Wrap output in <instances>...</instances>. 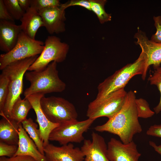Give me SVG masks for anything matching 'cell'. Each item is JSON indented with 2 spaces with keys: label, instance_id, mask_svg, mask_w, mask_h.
<instances>
[{
  "label": "cell",
  "instance_id": "e575fe53",
  "mask_svg": "<svg viewBox=\"0 0 161 161\" xmlns=\"http://www.w3.org/2000/svg\"><path fill=\"white\" fill-rule=\"evenodd\" d=\"M149 143L156 152L161 155V144L157 145L155 143L151 141H149Z\"/></svg>",
  "mask_w": 161,
  "mask_h": 161
},
{
  "label": "cell",
  "instance_id": "9c48e42d",
  "mask_svg": "<svg viewBox=\"0 0 161 161\" xmlns=\"http://www.w3.org/2000/svg\"><path fill=\"white\" fill-rule=\"evenodd\" d=\"M127 93L123 88L114 92L102 100H93L88 105L87 117L95 120L102 117H107L108 119L111 118L122 109Z\"/></svg>",
  "mask_w": 161,
  "mask_h": 161
},
{
  "label": "cell",
  "instance_id": "83f0119b",
  "mask_svg": "<svg viewBox=\"0 0 161 161\" xmlns=\"http://www.w3.org/2000/svg\"><path fill=\"white\" fill-rule=\"evenodd\" d=\"M17 145L8 144L0 142V157H11L14 156L18 149Z\"/></svg>",
  "mask_w": 161,
  "mask_h": 161
},
{
  "label": "cell",
  "instance_id": "4fadbf2b",
  "mask_svg": "<svg viewBox=\"0 0 161 161\" xmlns=\"http://www.w3.org/2000/svg\"><path fill=\"white\" fill-rule=\"evenodd\" d=\"M44 96V95L42 94L36 93L26 97L30 102L35 112L36 121L39 126L41 137L44 147L49 143V139L51 132L60 125L50 122L43 112L40 105V100Z\"/></svg>",
  "mask_w": 161,
  "mask_h": 161
},
{
  "label": "cell",
  "instance_id": "484cf974",
  "mask_svg": "<svg viewBox=\"0 0 161 161\" xmlns=\"http://www.w3.org/2000/svg\"><path fill=\"white\" fill-rule=\"evenodd\" d=\"M61 4L58 0H31V7L38 11L49 7H60Z\"/></svg>",
  "mask_w": 161,
  "mask_h": 161
},
{
  "label": "cell",
  "instance_id": "1f68e13d",
  "mask_svg": "<svg viewBox=\"0 0 161 161\" xmlns=\"http://www.w3.org/2000/svg\"><path fill=\"white\" fill-rule=\"evenodd\" d=\"M146 134L149 136L161 138V124L151 126L147 131Z\"/></svg>",
  "mask_w": 161,
  "mask_h": 161
},
{
  "label": "cell",
  "instance_id": "d6986e66",
  "mask_svg": "<svg viewBox=\"0 0 161 161\" xmlns=\"http://www.w3.org/2000/svg\"><path fill=\"white\" fill-rule=\"evenodd\" d=\"M19 124L10 118L2 117L0 120V142L18 145Z\"/></svg>",
  "mask_w": 161,
  "mask_h": 161
},
{
  "label": "cell",
  "instance_id": "8992f818",
  "mask_svg": "<svg viewBox=\"0 0 161 161\" xmlns=\"http://www.w3.org/2000/svg\"><path fill=\"white\" fill-rule=\"evenodd\" d=\"M44 47L42 41L32 39L21 31L13 48L0 55V69L2 70L12 63L40 55Z\"/></svg>",
  "mask_w": 161,
  "mask_h": 161
},
{
  "label": "cell",
  "instance_id": "6da1fadb",
  "mask_svg": "<svg viewBox=\"0 0 161 161\" xmlns=\"http://www.w3.org/2000/svg\"><path fill=\"white\" fill-rule=\"evenodd\" d=\"M134 92L127 93L125 103L121 110L109 119L105 123L94 128L96 131L107 132L117 135L125 144L133 140L134 136L142 131L138 120Z\"/></svg>",
  "mask_w": 161,
  "mask_h": 161
},
{
  "label": "cell",
  "instance_id": "e0dca14e",
  "mask_svg": "<svg viewBox=\"0 0 161 161\" xmlns=\"http://www.w3.org/2000/svg\"><path fill=\"white\" fill-rule=\"evenodd\" d=\"M18 135V149L14 156H28L36 161H47L45 155L40 152L34 142L27 135L21 123L19 125Z\"/></svg>",
  "mask_w": 161,
  "mask_h": 161
},
{
  "label": "cell",
  "instance_id": "44dd1931",
  "mask_svg": "<svg viewBox=\"0 0 161 161\" xmlns=\"http://www.w3.org/2000/svg\"><path fill=\"white\" fill-rule=\"evenodd\" d=\"M21 123L23 127L34 142L39 151L44 155V147L41 137L40 130L37 128V125L30 118L26 119Z\"/></svg>",
  "mask_w": 161,
  "mask_h": 161
},
{
  "label": "cell",
  "instance_id": "30bf717a",
  "mask_svg": "<svg viewBox=\"0 0 161 161\" xmlns=\"http://www.w3.org/2000/svg\"><path fill=\"white\" fill-rule=\"evenodd\" d=\"M141 154L133 141L127 144L112 138L107 144V156L109 161H138Z\"/></svg>",
  "mask_w": 161,
  "mask_h": 161
},
{
  "label": "cell",
  "instance_id": "d4e9b609",
  "mask_svg": "<svg viewBox=\"0 0 161 161\" xmlns=\"http://www.w3.org/2000/svg\"><path fill=\"white\" fill-rule=\"evenodd\" d=\"M9 80L7 76L1 72L0 75V113L3 110L7 96Z\"/></svg>",
  "mask_w": 161,
  "mask_h": 161
},
{
  "label": "cell",
  "instance_id": "603a6c76",
  "mask_svg": "<svg viewBox=\"0 0 161 161\" xmlns=\"http://www.w3.org/2000/svg\"><path fill=\"white\" fill-rule=\"evenodd\" d=\"M135 103L138 117L147 118L152 117L155 114L145 100L142 98H136Z\"/></svg>",
  "mask_w": 161,
  "mask_h": 161
},
{
  "label": "cell",
  "instance_id": "5bb4252c",
  "mask_svg": "<svg viewBox=\"0 0 161 161\" xmlns=\"http://www.w3.org/2000/svg\"><path fill=\"white\" fill-rule=\"evenodd\" d=\"M45 27L50 34H58L66 30L65 12L60 7L48 8L38 11Z\"/></svg>",
  "mask_w": 161,
  "mask_h": 161
},
{
  "label": "cell",
  "instance_id": "7a4b0ae2",
  "mask_svg": "<svg viewBox=\"0 0 161 161\" xmlns=\"http://www.w3.org/2000/svg\"><path fill=\"white\" fill-rule=\"evenodd\" d=\"M148 67L146 55L142 51L134 62L116 71L98 85V93L94 100H102L114 92L124 88L130 79L136 75H141L142 79L145 80Z\"/></svg>",
  "mask_w": 161,
  "mask_h": 161
},
{
  "label": "cell",
  "instance_id": "52a82bcc",
  "mask_svg": "<svg viewBox=\"0 0 161 161\" xmlns=\"http://www.w3.org/2000/svg\"><path fill=\"white\" fill-rule=\"evenodd\" d=\"M69 49V45L62 42L59 37L54 35L48 36L44 43L42 51L28 70H41L53 61L57 63L64 61Z\"/></svg>",
  "mask_w": 161,
  "mask_h": 161
},
{
  "label": "cell",
  "instance_id": "4dcf8cb0",
  "mask_svg": "<svg viewBox=\"0 0 161 161\" xmlns=\"http://www.w3.org/2000/svg\"><path fill=\"white\" fill-rule=\"evenodd\" d=\"M0 19L12 21H14L6 8L3 0H0Z\"/></svg>",
  "mask_w": 161,
  "mask_h": 161
},
{
  "label": "cell",
  "instance_id": "cb8c5ba5",
  "mask_svg": "<svg viewBox=\"0 0 161 161\" xmlns=\"http://www.w3.org/2000/svg\"><path fill=\"white\" fill-rule=\"evenodd\" d=\"M3 1L9 13L14 20H20L25 12L21 8L18 0H3Z\"/></svg>",
  "mask_w": 161,
  "mask_h": 161
},
{
  "label": "cell",
  "instance_id": "5b68a950",
  "mask_svg": "<svg viewBox=\"0 0 161 161\" xmlns=\"http://www.w3.org/2000/svg\"><path fill=\"white\" fill-rule=\"evenodd\" d=\"M40 105L47 118L53 123L61 124L77 120L78 114L75 106L62 97L44 96Z\"/></svg>",
  "mask_w": 161,
  "mask_h": 161
},
{
  "label": "cell",
  "instance_id": "9a60e30c",
  "mask_svg": "<svg viewBox=\"0 0 161 161\" xmlns=\"http://www.w3.org/2000/svg\"><path fill=\"white\" fill-rule=\"evenodd\" d=\"M134 38L137 39L136 44L139 45L142 51L146 55L148 66L152 65L155 69L160 67L161 63V43L149 40L145 33L139 28Z\"/></svg>",
  "mask_w": 161,
  "mask_h": 161
},
{
  "label": "cell",
  "instance_id": "ffe728a7",
  "mask_svg": "<svg viewBox=\"0 0 161 161\" xmlns=\"http://www.w3.org/2000/svg\"><path fill=\"white\" fill-rule=\"evenodd\" d=\"M32 109V105L26 98L18 99L14 103L11 112L10 118L18 123L25 120L29 111Z\"/></svg>",
  "mask_w": 161,
  "mask_h": 161
},
{
  "label": "cell",
  "instance_id": "2e32d148",
  "mask_svg": "<svg viewBox=\"0 0 161 161\" xmlns=\"http://www.w3.org/2000/svg\"><path fill=\"white\" fill-rule=\"evenodd\" d=\"M20 25L14 21L0 20V50L5 53L11 50L16 44L21 31Z\"/></svg>",
  "mask_w": 161,
  "mask_h": 161
},
{
  "label": "cell",
  "instance_id": "836d02e7",
  "mask_svg": "<svg viewBox=\"0 0 161 161\" xmlns=\"http://www.w3.org/2000/svg\"><path fill=\"white\" fill-rule=\"evenodd\" d=\"M18 1L21 8L24 12L31 7V0H18Z\"/></svg>",
  "mask_w": 161,
  "mask_h": 161
},
{
  "label": "cell",
  "instance_id": "f1b7e54d",
  "mask_svg": "<svg viewBox=\"0 0 161 161\" xmlns=\"http://www.w3.org/2000/svg\"><path fill=\"white\" fill-rule=\"evenodd\" d=\"M78 6L83 7L91 11L89 0H71L64 4H61L60 8L65 10L67 7L72 6Z\"/></svg>",
  "mask_w": 161,
  "mask_h": 161
},
{
  "label": "cell",
  "instance_id": "7402d4cb",
  "mask_svg": "<svg viewBox=\"0 0 161 161\" xmlns=\"http://www.w3.org/2000/svg\"><path fill=\"white\" fill-rule=\"evenodd\" d=\"M91 11L97 16L100 23L103 24L111 21V14L107 13L105 9L106 0H89Z\"/></svg>",
  "mask_w": 161,
  "mask_h": 161
},
{
  "label": "cell",
  "instance_id": "8fae6325",
  "mask_svg": "<svg viewBox=\"0 0 161 161\" xmlns=\"http://www.w3.org/2000/svg\"><path fill=\"white\" fill-rule=\"evenodd\" d=\"M44 155L47 161H84V155L78 147L72 143L55 146L49 143L44 147Z\"/></svg>",
  "mask_w": 161,
  "mask_h": 161
},
{
  "label": "cell",
  "instance_id": "277c9868",
  "mask_svg": "<svg viewBox=\"0 0 161 161\" xmlns=\"http://www.w3.org/2000/svg\"><path fill=\"white\" fill-rule=\"evenodd\" d=\"M35 56L10 63L2 70L9 80L8 92L2 112V117L10 118L13 106L23 91V79L26 71L37 58Z\"/></svg>",
  "mask_w": 161,
  "mask_h": 161
},
{
  "label": "cell",
  "instance_id": "d6a6232c",
  "mask_svg": "<svg viewBox=\"0 0 161 161\" xmlns=\"http://www.w3.org/2000/svg\"><path fill=\"white\" fill-rule=\"evenodd\" d=\"M0 161H36L32 157L28 156H17L11 157H0Z\"/></svg>",
  "mask_w": 161,
  "mask_h": 161
},
{
  "label": "cell",
  "instance_id": "3957f363",
  "mask_svg": "<svg viewBox=\"0 0 161 161\" xmlns=\"http://www.w3.org/2000/svg\"><path fill=\"white\" fill-rule=\"evenodd\" d=\"M24 76L30 83L24 92L25 98L36 93L61 92L66 88L65 83L59 76L57 63L55 61L43 69L26 72Z\"/></svg>",
  "mask_w": 161,
  "mask_h": 161
},
{
  "label": "cell",
  "instance_id": "4316f807",
  "mask_svg": "<svg viewBox=\"0 0 161 161\" xmlns=\"http://www.w3.org/2000/svg\"><path fill=\"white\" fill-rule=\"evenodd\" d=\"M151 85H156L160 93V97L158 104L154 108V112L158 114L161 111V73L155 70L153 74L148 78Z\"/></svg>",
  "mask_w": 161,
  "mask_h": 161
},
{
  "label": "cell",
  "instance_id": "ac0fdd59",
  "mask_svg": "<svg viewBox=\"0 0 161 161\" xmlns=\"http://www.w3.org/2000/svg\"><path fill=\"white\" fill-rule=\"evenodd\" d=\"M21 30L31 38L35 39L36 33L41 27H44L42 18L38 11L30 7L20 20Z\"/></svg>",
  "mask_w": 161,
  "mask_h": 161
},
{
  "label": "cell",
  "instance_id": "d590c367",
  "mask_svg": "<svg viewBox=\"0 0 161 161\" xmlns=\"http://www.w3.org/2000/svg\"><path fill=\"white\" fill-rule=\"evenodd\" d=\"M155 69V70L161 73V67H159Z\"/></svg>",
  "mask_w": 161,
  "mask_h": 161
},
{
  "label": "cell",
  "instance_id": "ba28073f",
  "mask_svg": "<svg viewBox=\"0 0 161 161\" xmlns=\"http://www.w3.org/2000/svg\"><path fill=\"white\" fill-rule=\"evenodd\" d=\"M95 120L90 118L84 120H77L60 124L51 132L49 140L57 141L61 145L69 143H80L84 140L83 136Z\"/></svg>",
  "mask_w": 161,
  "mask_h": 161
},
{
  "label": "cell",
  "instance_id": "7c38bea8",
  "mask_svg": "<svg viewBox=\"0 0 161 161\" xmlns=\"http://www.w3.org/2000/svg\"><path fill=\"white\" fill-rule=\"evenodd\" d=\"M92 140L84 139L80 149L84 155V161H109L107 156V145L104 138L93 132Z\"/></svg>",
  "mask_w": 161,
  "mask_h": 161
},
{
  "label": "cell",
  "instance_id": "f546056e",
  "mask_svg": "<svg viewBox=\"0 0 161 161\" xmlns=\"http://www.w3.org/2000/svg\"><path fill=\"white\" fill-rule=\"evenodd\" d=\"M153 18L156 32L152 35L151 40L155 42L161 43V16H154Z\"/></svg>",
  "mask_w": 161,
  "mask_h": 161
}]
</instances>
